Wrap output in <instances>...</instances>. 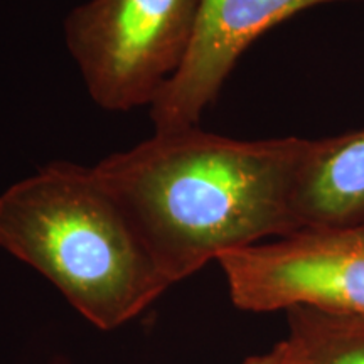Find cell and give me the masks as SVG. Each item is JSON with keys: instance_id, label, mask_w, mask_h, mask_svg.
Wrapping results in <instances>:
<instances>
[{"instance_id": "6da1fadb", "label": "cell", "mask_w": 364, "mask_h": 364, "mask_svg": "<svg viewBox=\"0 0 364 364\" xmlns=\"http://www.w3.org/2000/svg\"><path fill=\"white\" fill-rule=\"evenodd\" d=\"M311 140H236L198 125L150 139L93 166L171 285L211 260L300 230L295 186Z\"/></svg>"}, {"instance_id": "7a4b0ae2", "label": "cell", "mask_w": 364, "mask_h": 364, "mask_svg": "<svg viewBox=\"0 0 364 364\" xmlns=\"http://www.w3.org/2000/svg\"><path fill=\"white\" fill-rule=\"evenodd\" d=\"M0 250L102 331L134 321L171 287L125 208L80 164L51 162L0 194Z\"/></svg>"}, {"instance_id": "3957f363", "label": "cell", "mask_w": 364, "mask_h": 364, "mask_svg": "<svg viewBox=\"0 0 364 364\" xmlns=\"http://www.w3.org/2000/svg\"><path fill=\"white\" fill-rule=\"evenodd\" d=\"M201 0H88L66 17L65 38L100 108L152 107L193 43Z\"/></svg>"}, {"instance_id": "277c9868", "label": "cell", "mask_w": 364, "mask_h": 364, "mask_svg": "<svg viewBox=\"0 0 364 364\" xmlns=\"http://www.w3.org/2000/svg\"><path fill=\"white\" fill-rule=\"evenodd\" d=\"M218 263L241 311L307 307L364 317V223L304 228L236 250Z\"/></svg>"}, {"instance_id": "5b68a950", "label": "cell", "mask_w": 364, "mask_h": 364, "mask_svg": "<svg viewBox=\"0 0 364 364\" xmlns=\"http://www.w3.org/2000/svg\"><path fill=\"white\" fill-rule=\"evenodd\" d=\"M329 2L341 0H201L188 56L150 107L156 130L198 125L250 44L295 14Z\"/></svg>"}, {"instance_id": "8992f818", "label": "cell", "mask_w": 364, "mask_h": 364, "mask_svg": "<svg viewBox=\"0 0 364 364\" xmlns=\"http://www.w3.org/2000/svg\"><path fill=\"white\" fill-rule=\"evenodd\" d=\"M294 204L300 230L363 225L364 130L311 140Z\"/></svg>"}, {"instance_id": "52a82bcc", "label": "cell", "mask_w": 364, "mask_h": 364, "mask_svg": "<svg viewBox=\"0 0 364 364\" xmlns=\"http://www.w3.org/2000/svg\"><path fill=\"white\" fill-rule=\"evenodd\" d=\"M287 318L304 364H364V317L295 307Z\"/></svg>"}, {"instance_id": "ba28073f", "label": "cell", "mask_w": 364, "mask_h": 364, "mask_svg": "<svg viewBox=\"0 0 364 364\" xmlns=\"http://www.w3.org/2000/svg\"><path fill=\"white\" fill-rule=\"evenodd\" d=\"M241 364H304L297 344L287 336L284 341L277 343L267 353L250 356Z\"/></svg>"}]
</instances>
